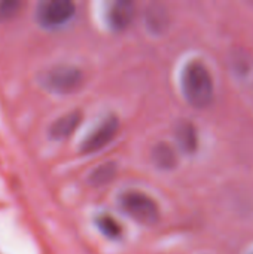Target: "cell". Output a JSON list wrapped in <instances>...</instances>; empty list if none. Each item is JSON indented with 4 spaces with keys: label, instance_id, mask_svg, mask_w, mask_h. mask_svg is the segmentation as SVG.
Segmentation results:
<instances>
[{
    "label": "cell",
    "instance_id": "cell-12",
    "mask_svg": "<svg viewBox=\"0 0 253 254\" xmlns=\"http://www.w3.org/2000/svg\"><path fill=\"white\" fill-rule=\"evenodd\" d=\"M18 7H19L18 1H13V0H3V1H0V19H4V18L10 16Z\"/></svg>",
    "mask_w": 253,
    "mask_h": 254
},
{
    "label": "cell",
    "instance_id": "cell-8",
    "mask_svg": "<svg viewBox=\"0 0 253 254\" xmlns=\"http://www.w3.org/2000/svg\"><path fill=\"white\" fill-rule=\"evenodd\" d=\"M176 140L179 147L182 149V152L185 153H194L198 147V135H197V129L195 127L188 122V121H182L179 122L177 128H176Z\"/></svg>",
    "mask_w": 253,
    "mask_h": 254
},
{
    "label": "cell",
    "instance_id": "cell-3",
    "mask_svg": "<svg viewBox=\"0 0 253 254\" xmlns=\"http://www.w3.org/2000/svg\"><path fill=\"white\" fill-rule=\"evenodd\" d=\"M84 82V74L78 67L60 64L54 65L42 74V85L51 92L70 94Z\"/></svg>",
    "mask_w": 253,
    "mask_h": 254
},
{
    "label": "cell",
    "instance_id": "cell-9",
    "mask_svg": "<svg viewBox=\"0 0 253 254\" xmlns=\"http://www.w3.org/2000/svg\"><path fill=\"white\" fill-rule=\"evenodd\" d=\"M152 161L161 170H171L176 167L177 158H176L174 150L169 144L160 143L152 150Z\"/></svg>",
    "mask_w": 253,
    "mask_h": 254
},
{
    "label": "cell",
    "instance_id": "cell-4",
    "mask_svg": "<svg viewBox=\"0 0 253 254\" xmlns=\"http://www.w3.org/2000/svg\"><path fill=\"white\" fill-rule=\"evenodd\" d=\"M76 6L70 0H43L36 7V19L45 28H57L69 22Z\"/></svg>",
    "mask_w": 253,
    "mask_h": 254
},
{
    "label": "cell",
    "instance_id": "cell-1",
    "mask_svg": "<svg viewBox=\"0 0 253 254\" xmlns=\"http://www.w3.org/2000/svg\"><path fill=\"white\" fill-rule=\"evenodd\" d=\"M180 89L183 98L194 109H206L212 104L215 98V83L204 63L194 60L183 67Z\"/></svg>",
    "mask_w": 253,
    "mask_h": 254
},
{
    "label": "cell",
    "instance_id": "cell-10",
    "mask_svg": "<svg viewBox=\"0 0 253 254\" xmlns=\"http://www.w3.org/2000/svg\"><path fill=\"white\" fill-rule=\"evenodd\" d=\"M95 225L98 231L107 238V240H119L122 237V228L118 223V220L109 214H100L95 219Z\"/></svg>",
    "mask_w": 253,
    "mask_h": 254
},
{
    "label": "cell",
    "instance_id": "cell-6",
    "mask_svg": "<svg viewBox=\"0 0 253 254\" xmlns=\"http://www.w3.org/2000/svg\"><path fill=\"white\" fill-rule=\"evenodd\" d=\"M107 24L113 31L125 30L134 18V4L128 0H118L107 7Z\"/></svg>",
    "mask_w": 253,
    "mask_h": 254
},
{
    "label": "cell",
    "instance_id": "cell-7",
    "mask_svg": "<svg viewBox=\"0 0 253 254\" xmlns=\"http://www.w3.org/2000/svg\"><path fill=\"white\" fill-rule=\"evenodd\" d=\"M81 118L82 116L79 112H70V113L63 115L61 118L54 121L52 125L49 127V135L54 140H63V138L69 137L78 128Z\"/></svg>",
    "mask_w": 253,
    "mask_h": 254
},
{
    "label": "cell",
    "instance_id": "cell-5",
    "mask_svg": "<svg viewBox=\"0 0 253 254\" xmlns=\"http://www.w3.org/2000/svg\"><path fill=\"white\" fill-rule=\"evenodd\" d=\"M118 129H119V119L116 116L110 115L104 118L97 125V128H94L92 132H89L88 137L82 141L81 152L84 155H89V153L101 150L115 138Z\"/></svg>",
    "mask_w": 253,
    "mask_h": 254
},
{
    "label": "cell",
    "instance_id": "cell-2",
    "mask_svg": "<svg viewBox=\"0 0 253 254\" xmlns=\"http://www.w3.org/2000/svg\"><path fill=\"white\" fill-rule=\"evenodd\" d=\"M119 207L139 223L155 225L160 220V207L157 201L140 190L124 192L119 196Z\"/></svg>",
    "mask_w": 253,
    "mask_h": 254
},
{
    "label": "cell",
    "instance_id": "cell-11",
    "mask_svg": "<svg viewBox=\"0 0 253 254\" xmlns=\"http://www.w3.org/2000/svg\"><path fill=\"white\" fill-rule=\"evenodd\" d=\"M115 173H116V167L115 164H103L100 165L98 168H95L91 176H89V182L92 185H104L107 182H110L113 177H115Z\"/></svg>",
    "mask_w": 253,
    "mask_h": 254
}]
</instances>
